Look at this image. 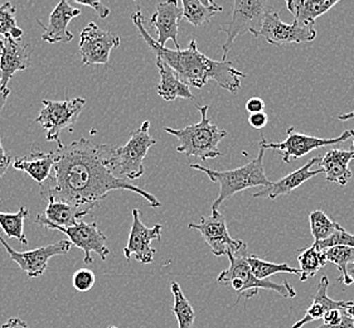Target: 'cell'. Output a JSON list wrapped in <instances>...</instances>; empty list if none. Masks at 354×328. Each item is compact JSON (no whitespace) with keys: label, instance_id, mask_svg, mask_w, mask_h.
Instances as JSON below:
<instances>
[{"label":"cell","instance_id":"cell-36","mask_svg":"<svg viewBox=\"0 0 354 328\" xmlns=\"http://www.w3.org/2000/svg\"><path fill=\"white\" fill-rule=\"evenodd\" d=\"M75 3L78 4V6L93 8L101 19H106L107 17L110 15V9L106 6H104L101 1H81V0H75Z\"/></svg>","mask_w":354,"mask_h":328},{"label":"cell","instance_id":"cell-12","mask_svg":"<svg viewBox=\"0 0 354 328\" xmlns=\"http://www.w3.org/2000/svg\"><path fill=\"white\" fill-rule=\"evenodd\" d=\"M0 244L7 250L8 255L18 264L21 271H24L29 278L42 277L43 273L48 268V262L57 255H64L71 250L70 240L48 244L42 248H37L29 251H17L0 236Z\"/></svg>","mask_w":354,"mask_h":328},{"label":"cell","instance_id":"cell-17","mask_svg":"<svg viewBox=\"0 0 354 328\" xmlns=\"http://www.w3.org/2000/svg\"><path fill=\"white\" fill-rule=\"evenodd\" d=\"M32 46L21 42V39L4 38V50L0 58L1 89H8V82L15 72L24 71L30 66Z\"/></svg>","mask_w":354,"mask_h":328},{"label":"cell","instance_id":"cell-4","mask_svg":"<svg viewBox=\"0 0 354 328\" xmlns=\"http://www.w3.org/2000/svg\"><path fill=\"white\" fill-rule=\"evenodd\" d=\"M263 154L265 149L260 148L255 159L231 171H213L199 164H191L192 170L203 172L212 182L220 185V193L213 202L212 210H218L225 201L231 199L236 193L254 187L263 188L272 183L265 173Z\"/></svg>","mask_w":354,"mask_h":328},{"label":"cell","instance_id":"cell-46","mask_svg":"<svg viewBox=\"0 0 354 328\" xmlns=\"http://www.w3.org/2000/svg\"><path fill=\"white\" fill-rule=\"evenodd\" d=\"M349 275H351V278L353 280V286H354V263L352 264V268H351V271H349Z\"/></svg>","mask_w":354,"mask_h":328},{"label":"cell","instance_id":"cell-23","mask_svg":"<svg viewBox=\"0 0 354 328\" xmlns=\"http://www.w3.org/2000/svg\"><path fill=\"white\" fill-rule=\"evenodd\" d=\"M328 286H329V278L324 275L319 282L318 289L314 294L312 306L306 309L304 317L297 322L292 328H301L306 323L323 320L329 311L346 307V303H347L346 300H334L328 295Z\"/></svg>","mask_w":354,"mask_h":328},{"label":"cell","instance_id":"cell-1","mask_svg":"<svg viewBox=\"0 0 354 328\" xmlns=\"http://www.w3.org/2000/svg\"><path fill=\"white\" fill-rule=\"evenodd\" d=\"M53 157V172L39 185L41 197L47 202H66L91 212L109 193L121 190L138 193L154 208L162 206L151 193L115 176L116 148L111 145L93 143L85 138L70 144L59 140Z\"/></svg>","mask_w":354,"mask_h":328},{"label":"cell","instance_id":"cell-5","mask_svg":"<svg viewBox=\"0 0 354 328\" xmlns=\"http://www.w3.org/2000/svg\"><path fill=\"white\" fill-rule=\"evenodd\" d=\"M248 250L240 253H228L227 257L230 260V266L226 271H221L217 283L220 286H230L234 288L239 294V300L252 298L257 295L260 289L272 291L280 294L283 298H294L297 297V292L294 286H290L288 282L283 280L281 283L271 282L269 279H257L250 269L248 262Z\"/></svg>","mask_w":354,"mask_h":328},{"label":"cell","instance_id":"cell-30","mask_svg":"<svg viewBox=\"0 0 354 328\" xmlns=\"http://www.w3.org/2000/svg\"><path fill=\"white\" fill-rule=\"evenodd\" d=\"M326 254V262L333 263L340 271L338 282L346 286L353 284V280L349 275V271H347L348 264L354 263V248H348V246H334L330 249L324 251Z\"/></svg>","mask_w":354,"mask_h":328},{"label":"cell","instance_id":"cell-41","mask_svg":"<svg viewBox=\"0 0 354 328\" xmlns=\"http://www.w3.org/2000/svg\"><path fill=\"white\" fill-rule=\"evenodd\" d=\"M318 328H354V317L347 313L346 309H344L343 320L340 323H338V325H326V323H323Z\"/></svg>","mask_w":354,"mask_h":328},{"label":"cell","instance_id":"cell-14","mask_svg":"<svg viewBox=\"0 0 354 328\" xmlns=\"http://www.w3.org/2000/svg\"><path fill=\"white\" fill-rule=\"evenodd\" d=\"M56 230L67 236L72 245L84 251L85 264H93V253H96L102 262H105L110 254L106 236L100 230L97 222L86 224L85 221H80L71 228H58Z\"/></svg>","mask_w":354,"mask_h":328},{"label":"cell","instance_id":"cell-31","mask_svg":"<svg viewBox=\"0 0 354 328\" xmlns=\"http://www.w3.org/2000/svg\"><path fill=\"white\" fill-rule=\"evenodd\" d=\"M248 265L250 269L252 271V274L255 275L256 278L269 279L271 275L275 274H280V273H288V274H295L300 277V269L292 268L290 265L286 263H271V262H266L263 259H260L256 255H248Z\"/></svg>","mask_w":354,"mask_h":328},{"label":"cell","instance_id":"cell-47","mask_svg":"<svg viewBox=\"0 0 354 328\" xmlns=\"http://www.w3.org/2000/svg\"><path fill=\"white\" fill-rule=\"evenodd\" d=\"M353 138H354V136H353ZM351 150H352V152H354V139H353V143H352V145H351Z\"/></svg>","mask_w":354,"mask_h":328},{"label":"cell","instance_id":"cell-32","mask_svg":"<svg viewBox=\"0 0 354 328\" xmlns=\"http://www.w3.org/2000/svg\"><path fill=\"white\" fill-rule=\"evenodd\" d=\"M309 221H310V231L314 237V243L324 242L326 239H329L340 228L338 222L333 221L322 210H315L310 212Z\"/></svg>","mask_w":354,"mask_h":328},{"label":"cell","instance_id":"cell-38","mask_svg":"<svg viewBox=\"0 0 354 328\" xmlns=\"http://www.w3.org/2000/svg\"><path fill=\"white\" fill-rule=\"evenodd\" d=\"M265 101L262 100L261 98L254 96L251 99H248L246 102V111L250 114H256V113H262L265 110Z\"/></svg>","mask_w":354,"mask_h":328},{"label":"cell","instance_id":"cell-18","mask_svg":"<svg viewBox=\"0 0 354 328\" xmlns=\"http://www.w3.org/2000/svg\"><path fill=\"white\" fill-rule=\"evenodd\" d=\"M81 15V9L71 7L66 0H61L50 15L48 26L37 19L43 28L42 39L48 43H68L73 39V35L67 29L70 21Z\"/></svg>","mask_w":354,"mask_h":328},{"label":"cell","instance_id":"cell-24","mask_svg":"<svg viewBox=\"0 0 354 328\" xmlns=\"http://www.w3.org/2000/svg\"><path fill=\"white\" fill-rule=\"evenodd\" d=\"M338 3L339 0H289L286 1V8L294 15L295 21L309 27L314 26L317 18L326 15Z\"/></svg>","mask_w":354,"mask_h":328},{"label":"cell","instance_id":"cell-40","mask_svg":"<svg viewBox=\"0 0 354 328\" xmlns=\"http://www.w3.org/2000/svg\"><path fill=\"white\" fill-rule=\"evenodd\" d=\"M343 314H344V308L329 311V312L324 316L323 321H324L326 325H338V323H340L342 320H343Z\"/></svg>","mask_w":354,"mask_h":328},{"label":"cell","instance_id":"cell-9","mask_svg":"<svg viewBox=\"0 0 354 328\" xmlns=\"http://www.w3.org/2000/svg\"><path fill=\"white\" fill-rule=\"evenodd\" d=\"M43 109L36 119L46 130V139L48 142H59V134L64 129L72 131V125L77 122L78 116L85 107L84 98H75L71 100H42Z\"/></svg>","mask_w":354,"mask_h":328},{"label":"cell","instance_id":"cell-45","mask_svg":"<svg viewBox=\"0 0 354 328\" xmlns=\"http://www.w3.org/2000/svg\"><path fill=\"white\" fill-rule=\"evenodd\" d=\"M344 309H346V312H347V313H349L351 316H353L354 317V302H347Z\"/></svg>","mask_w":354,"mask_h":328},{"label":"cell","instance_id":"cell-22","mask_svg":"<svg viewBox=\"0 0 354 328\" xmlns=\"http://www.w3.org/2000/svg\"><path fill=\"white\" fill-rule=\"evenodd\" d=\"M352 161H354L352 150L332 149L320 158L319 167L326 173V182L346 185L352 179V171L349 170Z\"/></svg>","mask_w":354,"mask_h":328},{"label":"cell","instance_id":"cell-26","mask_svg":"<svg viewBox=\"0 0 354 328\" xmlns=\"http://www.w3.org/2000/svg\"><path fill=\"white\" fill-rule=\"evenodd\" d=\"M183 18L194 27H202L205 23H209L213 17L221 13L223 8L213 3H202L201 0H183L182 1Z\"/></svg>","mask_w":354,"mask_h":328},{"label":"cell","instance_id":"cell-6","mask_svg":"<svg viewBox=\"0 0 354 328\" xmlns=\"http://www.w3.org/2000/svg\"><path fill=\"white\" fill-rule=\"evenodd\" d=\"M270 10L272 9L269 3L263 0H234L231 21L221 27L226 33V41L222 44V61H227V55L237 37L252 33L256 39L259 38L262 23Z\"/></svg>","mask_w":354,"mask_h":328},{"label":"cell","instance_id":"cell-16","mask_svg":"<svg viewBox=\"0 0 354 328\" xmlns=\"http://www.w3.org/2000/svg\"><path fill=\"white\" fill-rule=\"evenodd\" d=\"M183 18V10L178 6L176 0L163 1L156 6L154 15L150 18V24L156 29V42L162 47L165 43L173 41L176 44V50H180V44L178 42L179 21Z\"/></svg>","mask_w":354,"mask_h":328},{"label":"cell","instance_id":"cell-48","mask_svg":"<svg viewBox=\"0 0 354 328\" xmlns=\"http://www.w3.org/2000/svg\"><path fill=\"white\" fill-rule=\"evenodd\" d=\"M0 85H1V71H0ZM1 87V86H0Z\"/></svg>","mask_w":354,"mask_h":328},{"label":"cell","instance_id":"cell-21","mask_svg":"<svg viewBox=\"0 0 354 328\" xmlns=\"http://www.w3.org/2000/svg\"><path fill=\"white\" fill-rule=\"evenodd\" d=\"M55 165L53 152L44 153L37 147L32 148V152L26 157H17L13 162V167L17 171L27 173L29 177L35 179L39 185H43L50 179Z\"/></svg>","mask_w":354,"mask_h":328},{"label":"cell","instance_id":"cell-10","mask_svg":"<svg viewBox=\"0 0 354 328\" xmlns=\"http://www.w3.org/2000/svg\"><path fill=\"white\" fill-rule=\"evenodd\" d=\"M188 228L197 230L203 236L205 243L212 250L214 257L227 255L228 253H240L248 250V245L242 240H234L228 233L226 219L218 210H212L209 216H202L198 224L191 222Z\"/></svg>","mask_w":354,"mask_h":328},{"label":"cell","instance_id":"cell-37","mask_svg":"<svg viewBox=\"0 0 354 328\" xmlns=\"http://www.w3.org/2000/svg\"><path fill=\"white\" fill-rule=\"evenodd\" d=\"M268 122H269V118H268V114L265 111L250 114V116H248V122L254 129L265 128Z\"/></svg>","mask_w":354,"mask_h":328},{"label":"cell","instance_id":"cell-15","mask_svg":"<svg viewBox=\"0 0 354 328\" xmlns=\"http://www.w3.org/2000/svg\"><path fill=\"white\" fill-rule=\"evenodd\" d=\"M162 231L163 226L160 224H156L153 228H147L142 222L139 210L134 208L128 245L124 249L125 257L131 259V257H134L136 262L142 264H150L156 253V250L151 248V242L160 240Z\"/></svg>","mask_w":354,"mask_h":328},{"label":"cell","instance_id":"cell-20","mask_svg":"<svg viewBox=\"0 0 354 328\" xmlns=\"http://www.w3.org/2000/svg\"><path fill=\"white\" fill-rule=\"evenodd\" d=\"M90 212L84 208L72 206L66 202L59 201H48L47 208L43 214H39L36 217V222L41 226L56 230L58 228H71L82 221V217Z\"/></svg>","mask_w":354,"mask_h":328},{"label":"cell","instance_id":"cell-27","mask_svg":"<svg viewBox=\"0 0 354 328\" xmlns=\"http://www.w3.org/2000/svg\"><path fill=\"white\" fill-rule=\"evenodd\" d=\"M298 262L300 264V282L313 278L322 268L326 266V257L324 251H319L314 245L308 249L298 250Z\"/></svg>","mask_w":354,"mask_h":328},{"label":"cell","instance_id":"cell-43","mask_svg":"<svg viewBox=\"0 0 354 328\" xmlns=\"http://www.w3.org/2000/svg\"><path fill=\"white\" fill-rule=\"evenodd\" d=\"M10 95V89H1L0 87V113L3 111V109L6 107V102H7L8 96Z\"/></svg>","mask_w":354,"mask_h":328},{"label":"cell","instance_id":"cell-34","mask_svg":"<svg viewBox=\"0 0 354 328\" xmlns=\"http://www.w3.org/2000/svg\"><path fill=\"white\" fill-rule=\"evenodd\" d=\"M319 251H326V250L334 248V246H348V248H354V234H351L346 231L344 228L340 226L333 235L324 242L313 244Z\"/></svg>","mask_w":354,"mask_h":328},{"label":"cell","instance_id":"cell-2","mask_svg":"<svg viewBox=\"0 0 354 328\" xmlns=\"http://www.w3.org/2000/svg\"><path fill=\"white\" fill-rule=\"evenodd\" d=\"M131 21H134L135 27L156 58L168 64L185 85L202 89L209 81H214L230 93H236L240 90L241 80L245 79L246 75L234 69V61H216L207 57L199 52L194 39H192L185 50H169L162 47L145 28L144 15L140 9L131 15Z\"/></svg>","mask_w":354,"mask_h":328},{"label":"cell","instance_id":"cell-29","mask_svg":"<svg viewBox=\"0 0 354 328\" xmlns=\"http://www.w3.org/2000/svg\"><path fill=\"white\" fill-rule=\"evenodd\" d=\"M29 215L28 208L21 206L15 214L0 212V228L10 239H17L24 246L28 245V240L24 235V220Z\"/></svg>","mask_w":354,"mask_h":328},{"label":"cell","instance_id":"cell-49","mask_svg":"<svg viewBox=\"0 0 354 328\" xmlns=\"http://www.w3.org/2000/svg\"><path fill=\"white\" fill-rule=\"evenodd\" d=\"M109 328H118V327H115V326H110V327Z\"/></svg>","mask_w":354,"mask_h":328},{"label":"cell","instance_id":"cell-44","mask_svg":"<svg viewBox=\"0 0 354 328\" xmlns=\"http://www.w3.org/2000/svg\"><path fill=\"white\" fill-rule=\"evenodd\" d=\"M338 119H339L340 122H348V120H351V119H354V110L353 111L346 113V114L339 115Z\"/></svg>","mask_w":354,"mask_h":328},{"label":"cell","instance_id":"cell-35","mask_svg":"<svg viewBox=\"0 0 354 328\" xmlns=\"http://www.w3.org/2000/svg\"><path fill=\"white\" fill-rule=\"evenodd\" d=\"M95 274L90 269H80L72 277L73 288L78 292L86 293L91 291L95 286Z\"/></svg>","mask_w":354,"mask_h":328},{"label":"cell","instance_id":"cell-33","mask_svg":"<svg viewBox=\"0 0 354 328\" xmlns=\"http://www.w3.org/2000/svg\"><path fill=\"white\" fill-rule=\"evenodd\" d=\"M23 29L18 27L15 21V7L7 1L0 6V37L21 39Z\"/></svg>","mask_w":354,"mask_h":328},{"label":"cell","instance_id":"cell-11","mask_svg":"<svg viewBox=\"0 0 354 328\" xmlns=\"http://www.w3.org/2000/svg\"><path fill=\"white\" fill-rule=\"evenodd\" d=\"M120 46V37L113 35L111 30L100 28L93 21H90L80 35V53L84 66L90 64H107L111 50Z\"/></svg>","mask_w":354,"mask_h":328},{"label":"cell","instance_id":"cell-42","mask_svg":"<svg viewBox=\"0 0 354 328\" xmlns=\"http://www.w3.org/2000/svg\"><path fill=\"white\" fill-rule=\"evenodd\" d=\"M1 328H32L27 322L23 321L21 318H10L8 320Z\"/></svg>","mask_w":354,"mask_h":328},{"label":"cell","instance_id":"cell-3","mask_svg":"<svg viewBox=\"0 0 354 328\" xmlns=\"http://www.w3.org/2000/svg\"><path fill=\"white\" fill-rule=\"evenodd\" d=\"M201 113V120L193 125L183 129H173L165 127L164 131L170 136H174L179 140L177 147L178 153H183L187 157L199 158L201 161L214 159L222 156L218 144L223 138H226L227 131L213 125L207 118L208 105H197Z\"/></svg>","mask_w":354,"mask_h":328},{"label":"cell","instance_id":"cell-28","mask_svg":"<svg viewBox=\"0 0 354 328\" xmlns=\"http://www.w3.org/2000/svg\"><path fill=\"white\" fill-rule=\"evenodd\" d=\"M170 289L173 293V313L177 317L178 328H191L196 320V312L192 307L191 302L185 298L182 288L179 286L177 282H171Z\"/></svg>","mask_w":354,"mask_h":328},{"label":"cell","instance_id":"cell-25","mask_svg":"<svg viewBox=\"0 0 354 328\" xmlns=\"http://www.w3.org/2000/svg\"><path fill=\"white\" fill-rule=\"evenodd\" d=\"M156 67L160 73V82L158 85V93L160 98H163L165 101H173L176 99L194 100L189 86L185 85L168 64L156 58Z\"/></svg>","mask_w":354,"mask_h":328},{"label":"cell","instance_id":"cell-19","mask_svg":"<svg viewBox=\"0 0 354 328\" xmlns=\"http://www.w3.org/2000/svg\"><path fill=\"white\" fill-rule=\"evenodd\" d=\"M320 158H312L310 161H308V163L304 164L301 168H299L297 171L292 172L290 174H288L286 177L279 179L277 182H272L268 187H263L259 192L254 193L255 199H261V197H268L270 200H275L280 196L283 194H289L294 190H297L298 187L305 183L306 181L312 179L315 176H319L320 173H324L322 168L313 171L312 167L315 163H319Z\"/></svg>","mask_w":354,"mask_h":328},{"label":"cell","instance_id":"cell-8","mask_svg":"<svg viewBox=\"0 0 354 328\" xmlns=\"http://www.w3.org/2000/svg\"><path fill=\"white\" fill-rule=\"evenodd\" d=\"M354 136V130H346L342 133V136L338 138H317V136H306L298 133L295 129L290 127L286 130V139L283 142H266V139L261 136L260 140V148L263 149H272L277 152L283 157L285 163H290L291 159L295 158L304 157L309 154L313 150L323 148V147H329L334 144H340L347 142Z\"/></svg>","mask_w":354,"mask_h":328},{"label":"cell","instance_id":"cell-39","mask_svg":"<svg viewBox=\"0 0 354 328\" xmlns=\"http://www.w3.org/2000/svg\"><path fill=\"white\" fill-rule=\"evenodd\" d=\"M12 163H13L12 158L6 153V150L3 148V144H1V138H0V179L7 173L8 168Z\"/></svg>","mask_w":354,"mask_h":328},{"label":"cell","instance_id":"cell-7","mask_svg":"<svg viewBox=\"0 0 354 328\" xmlns=\"http://www.w3.org/2000/svg\"><path fill=\"white\" fill-rule=\"evenodd\" d=\"M150 122H144L142 127L134 130L130 140L124 147L116 148V162L115 172H118L124 179H140L144 174V159L156 140L150 136Z\"/></svg>","mask_w":354,"mask_h":328},{"label":"cell","instance_id":"cell-13","mask_svg":"<svg viewBox=\"0 0 354 328\" xmlns=\"http://www.w3.org/2000/svg\"><path fill=\"white\" fill-rule=\"evenodd\" d=\"M263 37L270 44L285 46L292 43L312 42L317 37L314 26L305 27L294 21L292 24H286L281 21L277 10H270L262 23L259 38Z\"/></svg>","mask_w":354,"mask_h":328}]
</instances>
